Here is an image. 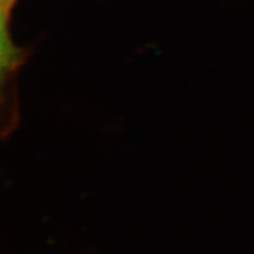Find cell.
Listing matches in <instances>:
<instances>
[{
  "label": "cell",
  "instance_id": "obj_1",
  "mask_svg": "<svg viewBox=\"0 0 254 254\" xmlns=\"http://www.w3.org/2000/svg\"><path fill=\"white\" fill-rule=\"evenodd\" d=\"M19 0H0V80L6 86L25 60L24 51L15 45L11 36L12 13Z\"/></svg>",
  "mask_w": 254,
  "mask_h": 254
}]
</instances>
